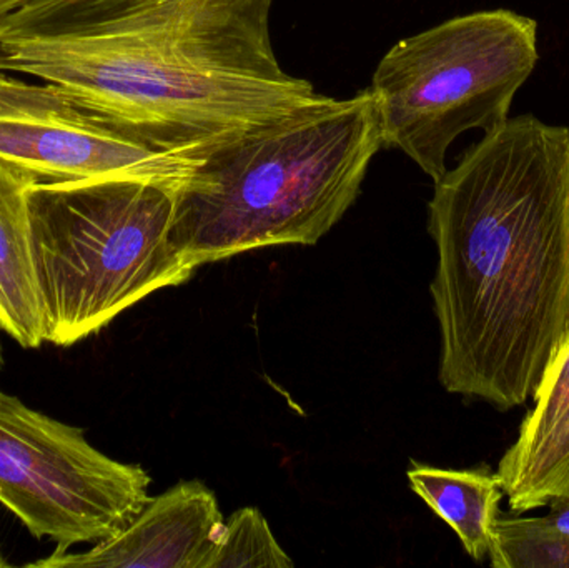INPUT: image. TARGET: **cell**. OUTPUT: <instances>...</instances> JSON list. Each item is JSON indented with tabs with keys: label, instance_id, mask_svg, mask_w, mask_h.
<instances>
[{
	"label": "cell",
	"instance_id": "cell-17",
	"mask_svg": "<svg viewBox=\"0 0 569 568\" xmlns=\"http://www.w3.org/2000/svg\"><path fill=\"white\" fill-rule=\"evenodd\" d=\"M563 497H568V499H569V469H568L567 482H565ZM558 499H560V497H558Z\"/></svg>",
	"mask_w": 569,
	"mask_h": 568
},
{
	"label": "cell",
	"instance_id": "cell-14",
	"mask_svg": "<svg viewBox=\"0 0 569 568\" xmlns=\"http://www.w3.org/2000/svg\"><path fill=\"white\" fill-rule=\"evenodd\" d=\"M550 512H548L547 520L551 526L557 527L561 532L569 534V499L568 497H560L553 499L550 504Z\"/></svg>",
	"mask_w": 569,
	"mask_h": 568
},
{
	"label": "cell",
	"instance_id": "cell-1",
	"mask_svg": "<svg viewBox=\"0 0 569 568\" xmlns=\"http://www.w3.org/2000/svg\"><path fill=\"white\" fill-rule=\"evenodd\" d=\"M273 0H26L0 20V69L62 87L137 142L197 156L317 102L284 72Z\"/></svg>",
	"mask_w": 569,
	"mask_h": 568
},
{
	"label": "cell",
	"instance_id": "cell-12",
	"mask_svg": "<svg viewBox=\"0 0 569 568\" xmlns=\"http://www.w3.org/2000/svg\"><path fill=\"white\" fill-rule=\"evenodd\" d=\"M495 568H569V534L547 517L498 516L491 540Z\"/></svg>",
	"mask_w": 569,
	"mask_h": 568
},
{
	"label": "cell",
	"instance_id": "cell-11",
	"mask_svg": "<svg viewBox=\"0 0 569 568\" xmlns=\"http://www.w3.org/2000/svg\"><path fill=\"white\" fill-rule=\"evenodd\" d=\"M407 476L411 490L457 534L465 552L483 562L490 554L495 520L505 496L497 474L413 462Z\"/></svg>",
	"mask_w": 569,
	"mask_h": 568
},
{
	"label": "cell",
	"instance_id": "cell-5",
	"mask_svg": "<svg viewBox=\"0 0 569 568\" xmlns=\"http://www.w3.org/2000/svg\"><path fill=\"white\" fill-rule=\"evenodd\" d=\"M537 62V20L511 10L455 17L401 39L368 87L385 146L407 153L437 182L458 137L491 132L510 119Z\"/></svg>",
	"mask_w": 569,
	"mask_h": 568
},
{
	"label": "cell",
	"instance_id": "cell-10",
	"mask_svg": "<svg viewBox=\"0 0 569 568\" xmlns=\"http://www.w3.org/2000/svg\"><path fill=\"white\" fill-rule=\"evenodd\" d=\"M39 177L0 159V330L23 349L46 340L42 296L33 262L27 192Z\"/></svg>",
	"mask_w": 569,
	"mask_h": 568
},
{
	"label": "cell",
	"instance_id": "cell-8",
	"mask_svg": "<svg viewBox=\"0 0 569 568\" xmlns=\"http://www.w3.org/2000/svg\"><path fill=\"white\" fill-rule=\"evenodd\" d=\"M217 497L192 480L149 499L132 522L86 552L59 550L30 567L212 568L222 540Z\"/></svg>",
	"mask_w": 569,
	"mask_h": 568
},
{
	"label": "cell",
	"instance_id": "cell-13",
	"mask_svg": "<svg viewBox=\"0 0 569 568\" xmlns=\"http://www.w3.org/2000/svg\"><path fill=\"white\" fill-rule=\"evenodd\" d=\"M290 568V557L277 542L259 509L237 510L223 527L212 568Z\"/></svg>",
	"mask_w": 569,
	"mask_h": 568
},
{
	"label": "cell",
	"instance_id": "cell-9",
	"mask_svg": "<svg viewBox=\"0 0 569 568\" xmlns=\"http://www.w3.org/2000/svg\"><path fill=\"white\" fill-rule=\"evenodd\" d=\"M533 397V409L497 470L515 514L543 509L563 497L569 469V327Z\"/></svg>",
	"mask_w": 569,
	"mask_h": 568
},
{
	"label": "cell",
	"instance_id": "cell-4",
	"mask_svg": "<svg viewBox=\"0 0 569 568\" xmlns=\"http://www.w3.org/2000/svg\"><path fill=\"white\" fill-rule=\"evenodd\" d=\"M179 187L142 179L37 182L27 192L46 333L72 347L197 267L173 246Z\"/></svg>",
	"mask_w": 569,
	"mask_h": 568
},
{
	"label": "cell",
	"instance_id": "cell-18",
	"mask_svg": "<svg viewBox=\"0 0 569 568\" xmlns=\"http://www.w3.org/2000/svg\"><path fill=\"white\" fill-rule=\"evenodd\" d=\"M9 567V562H7L6 559H3L2 552H0V568Z\"/></svg>",
	"mask_w": 569,
	"mask_h": 568
},
{
	"label": "cell",
	"instance_id": "cell-19",
	"mask_svg": "<svg viewBox=\"0 0 569 568\" xmlns=\"http://www.w3.org/2000/svg\"><path fill=\"white\" fill-rule=\"evenodd\" d=\"M23 2H26V0H13L12 9H17V7H19L20 3H23ZM10 12H12V10H10Z\"/></svg>",
	"mask_w": 569,
	"mask_h": 568
},
{
	"label": "cell",
	"instance_id": "cell-15",
	"mask_svg": "<svg viewBox=\"0 0 569 568\" xmlns=\"http://www.w3.org/2000/svg\"><path fill=\"white\" fill-rule=\"evenodd\" d=\"M12 2L13 0H0V20L12 10Z\"/></svg>",
	"mask_w": 569,
	"mask_h": 568
},
{
	"label": "cell",
	"instance_id": "cell-6",
	"mask_svg": "<svg viewBox=\"0 0 569 568\" xmlns=\"http://www.w3.org/2000/svg\"><path fill=\"white\" fill-rule=\"evenodd\" d=\"M150 476L110 459L86 432L0 390V504L59 550L126 529L149 502Z\"/></svg>",
	"mask_w": 569,
	"mask_h": 568
},
{
	"label": "cell",
	"instance_id": "cell-7",
	"mask_svg": "<svg viewBox=\"0 0 569 568\" xmlns=\"http://www.w3.org/2000/svg\"><path fill=\"white\" fill-rule=\"evenodd\" d=\"M0 159L42 182L142 179L182 187L197 162L156 152L52 82L0 69Z\"/></svg>",
	"mask_w": 569,
	"mask_h": 568
},
{
	"label": "cell",
	"instance_id": "cell-16",
	"mask_svg": "<svg viewBox=\"0 0 569 568\" xmlns=\"http://www.w3.org/2000/svg\"><path fill=\"white\" fill-rule=\"evenodd\" d=\"M3 367H6V357H3V346L2 340H0V372H2Z\"/></svg>",
	"mask_w": 569,
	"mask_h": 568
},
{
	"label": "cell",
	"instance_id": "cell-3",
	"mask_svg": "<svg viewBox=\"0 0 569 568\" xmlns=\"http://www.w3.org/2000/svg\"><path fill=\"white\" fill-rule=\"evenodd\" d=\"M385 147L370 90L323 96L197 156L172 242L199 269L276 246H315L353 206Z\"/></svg>",
	"mask_w": 569,
	"mask_h": 568
},
{
	"label": "cell",
	"instance_id": "cell-2",
	"mask_svg": "<svg viewBox=\"0 0 569 568\" xmlns=\"http://www.w3.org/2000/svg\"><path fill=\"white\" fill-rule=\"evenodd\" d=\"M428 230L440 382L523 406L569 327V129L535 116L485 133L435 182Z\"/></svg>",
	"mask_w": 569,
	"mask_h": 568
}]
</instances>
